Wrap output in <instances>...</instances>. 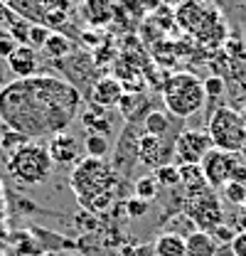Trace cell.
<instances>
[{"label":"cell","mask_w":246,"mask_h":256,"mask_svg":"<svg viewBox=\"0 0 246 256\" xmlns=\"http://www.w3.org/2000/svg\"><path fill=\"white\" fill-rule=\"evenodd\" d=\"M210 234L216 239V244H219V246H222V244H226V246H229V244H232V239L236 236V232H234L232 226H226V224H219L214 232H210Z\"/></svg>","instance_id":"obj_32"},{"label":"cell","mask_w":246,"mask_h":256,"mask_svg":"<svg viewBox=\"0 0 246 256\" xmlns=\"http://www.w3.org/2000/svg\"><path fill=\"white\" fill-rule=\"evenodd\" d=\"M15 47H18V42L10 37V32H8L5 37H0V60H8V57L15 52Z\"/></svg>","instance_id":"obj_35"},{"label":"cell","mask_w":246,"mask_h":256,"mask_svg":"<svg viewBox=\"0 0 246 256\" xmlns=\"http://www.w3.org/2000/svg\"><path fill=\"white\" fill-rule=\"evenodd\" d=\"M79 124L84 126L86 133H98V136H108V133H111V121H108V116H106V108L94 106V104H89L86 111H82Z\"/></svg>","instance_id":"obj_17"},{"label":"cell","mask_w":246,"mask_h":256,"mask_svg":"<svg viewBox=\"0 0 246 256\" xmlns=\"http://www.w3.org/2000/svg\"><path fill=\"white\" fill-rule=\"evenodd\" d=\"M123 94H126V86H123L121 79H116V76H101V79H96L92 86H89V92H86L89 104L101 106V108L118 106Z\"/></svg>","instance_id":"obj_11"},{"label":"cell","mask_w":246,"mask_h":256,"mask_svg":"<svg viewBox=\"0 0 246 256\" xmlns=\"http://www.w3.org/2000/svg\"><path fill=\"white\" fill-rule=\"evenodd\" d=\"M153 175H155V180H158V185H160V188H168V190H170V188L182 185V180H180V168H178V165H172V162L160 165Z\"/></svg>","instance_id":"obj_22"},{"label":"cell","mask_w":246,"mask_h":256,"mask_svg":"<svg viewBox=\"0 0 246 256\" xmlns=\"http://www.w3.org/2000/svg\"><path fill=\"white\" fill-rule=\"evenodd\" d=\"M47 148H50V156L54 160V165H76V162L82 160L79 158V156H82L79 140H76L74 136H69L66 130L52 136L50 143H47Z\"/></svg>","instance_id":"obj_13"},{"label":"cell","mask_w":246,"mask_h":256,"mask_svg":"<svg viewBox=\"0 0 246 256\" xmlns=\"http://www.w3.org/2000/svg\"><path fill=\"white\" fill-rule=\"evenodd\" d=\"M242 207H244V210H246V202H244V204H242Z\"/></svg>","instance_id":"obj_40"},{"label":"cell","mask_w":246,"mask_h":256,"mask_svg":"<svg viewBox=\"0 0 246 256\" xmlns=\"http://www.w3.org/2000/svg\"><path fill=\"white\" fill-rule=\"evenodd\" d=\"M82 92L52 74L15 79L0 89V121L25 138H52L74 124Z\"/></svg>","instance_id":"obj_1"},{"label":"cell","mask_w":246,"mask_h":256,"mask_svg":"<svg viewBox=\"0 0 246 256\" xmlns=\"http://www.w3.org/2000/svg\"><path fill=\"white\" fill-rule=\"evenodd\" d=\"M212 138L207 130H197V128H184L175 138V150L172 158L175 165H200L204 156L212 150Z\"/></svg>","instance_id":"obj_8"},{"label":"cell","mask_w":246,"mask_h":256,"mask_svg":"<svg viewBox=\"0 0 246 256\" xmlns=\"http://www.w3.org/2000/svg\"><path fill=\"white\" fill-rule=\"evenodd\" d=\"M2 76H5V69L0 66V86H2Z\"/></svg>","instance_id":"obj_38"},{"label":"cell","mask_w":246,"mask_h":256,"mask_svg":"<svg viewBox=\"0 0 246 256\" xmlns=\"http://www.w3.org/2000/svg\"><path fill=\"white\" fill-rule=\"evenodd\" d=\"M50 34H52V30L47 28V25H32L30 30V47H34V50H42L44 47V42L50 40Z\"/></svg>","instance_id":"obj_30"},{"label":"cell","mask_w":246,"mask_h":256,"mask_svg":"<svg viewBox=\"0 0 246 256\" xmlns=\"http://www.w3.org/2000/svg\"><path fill=\"white\" fill-rule=\"evenodd\" d=\"M200 168H202L204 182H207L212 190H222V188L232 180L234 170L239 168V153H226V150L212 148V150L204 156V160L200 162Z\"/></svg>","instance_id":"obj_9"},{"label":"cell","mask_w":246,"mask_h":256,"mask_svg":"<svg viewBox=\"0 0 246 256\" xmlns=\"http://www.w3.org/2000/svg\"><path fill=\"white\" fill-rule=\"evenodd\" d=\"M118 8L130 18V20H140L148 10L143 5V0H118Z\"/></svg>","instance_id":"obj_29"},{"label":"cell","mask_w":246,"mask_h":256,"mask_svg":"<svg viewBox=\"0 0 246 256\" xmlns=\"http://www.w3.org/2000/svg\"><path fill=\"white\" fill-rule=\"evenodd\" d=\"M30 30H32V22L30 20H25V18H18L15 22H10V37L18 42V44H30Z\"/></svg>","instance_id":"obj_26"},{"label":"cell","mask_w":246,"mask_h":256,"mask_svg":"<svg viewBox=\"0 0 246 256\" xmlns=\"http://www.w3.org/2000/svg\"><path fill=\"white\" fill-rule=\"evenodd\" d=\"M175 138H158V136L140 133V138H138V162H143L146 168H155V170L160 165H168L172 158V150H175Z\"/></svg>","instance_id":"obj_10"},{"label":"cell","mask_w":246,"mask_h":256,"mask_svg":"<svg viewBox=\"0 0 246 256\" xmlns=\"http://www.w3.org/2000/svg\"><path fill=\"white\" fill-rule=\"evenodd\" d=\"M28 140H30V138H25L22 133H18V130L8 128V130H5V136L0 138V148H2V150H5L8 156H10V153H15L18 148H22V146H25Z\"/></svg>","instance_id":"obj_27"},{"label":"cell","mask_w":246,"mask_h":256,"mask_svg":"<svg viewBox=\"0 0 246 256\" xmlns=\"http://www.w3.org/2000/svg\"><path fill=\"white\" fill-rule=\"evenodd\" d=\"M153 256H187L184 234L178 232H162L153 242Z\"/></svg>","instance_id":"obj_16"},{"label":"cell","mask_w":246,"mask_h":256,"mask_svg":"<svg viewBox=\"0 0 246 256\" xmlns=\"http://www.w3.org/2000/svg\"><path fill=\"white\" fill-rule=\"evenodd\" d=\"M42 50L47 52V57H50V60H57V62L66 60V57H72V52H74L72 40H69L66 34H62V32H52Z\"/></svg>","instance_id":"obj_20"},{"label":"cell","mask_w":246,"mask_h":256,"mask_svg":"<svg viewBox=\"0 0 246 256\" xmlns=\"http://www.w3.org/2000/svg\"><path fill=\"white\" fill-rule=\"evenodd\" d=\"M54 256H74V254H54Z\"/></svg>","instance_id":"obj_39"},{"label":"cell","mask_w":246,"mask_h":256,"mask_svg":"<svg viewBox=\"0 0 246 256\" xmlns=\"http://www.w3.org/2000/svg\"><path fill=\"white\" fill-rule=\"evenodd\" d=\"M18 18H20V15H15V12L8 8V2H2V0H0V28H2V30H8V28H10V22H15Z\"/></svg>","instance_id":"obj_34"},{"label":"cell","mask_w":246,"mask_h":256,"mask_svg":"<svg viewBox=\"0 0 246 256\" xmlns=\"http://www.w3.org/2000/svg\"><path fill=\"white\" fill-rule=\"evenodd\" d=\"M2 2H8V8H10L15 15L30 20L32 25H40V22L44 25V8H42V0H2Z\"/></svg>","instance_id":"obj_19"},{"label":"cell","mask_w":246,"mask_h":256,"mask_svg":"<svg viewBox=\"0 0 246 256\" xmlns=\"http://www.w3.org/2000/svg\"><path fill=\"white\" fill-rule=\"evenodd\" d=\"M202 84H204V94H207V98H219V96L224 94V79L216 76V74L202 79Z\"/></svg>","instance_id":"obj_31"},{"label":"cell","mask_w":246,"mask_h":256,"mask_svg":"<svg viewBox=\"0 0 246 256\" xmlns=\"http://www.w3.org/2000/svg\"><path fill=\"white\" fill-rule=\"evenodd\" d=\"M229 249H232V254L234 256H246V229L236 232V236L232 239Z\"/></svg>","instance_id":"obj_33"},{"label":"cell","mask_w":246,"mask_h":256,"mask_svg":"<svg viewBox=\"0 0 246 256\" xmlns=\"http://www.w3.org/2000/svg\"><path fill=\"white\" fill-rule=\"evenodd\" d=\"M118 10V0H82L79 2V15L92 25V28H106L114 22Z\"/></svg>","instance_id":"obj_12"},{"label":"cell","mask_w":246,"mask_h":256,"mask_svg":"<svg viewBox=\"0 0 246 256\" xmlns=\"http://www.w3.org/2000/svg\"><path fill=\"white\" fill-rule=\"evenodd\" d=\"M118 182L121 178L108 160L89 158V156L79 160L69 175L74 197L86 212L94 214L111 210V204L118 200Z\"/></svg>","instance_id":"obj_2"},{"label":"cell","mask_w":246,"mask_h":256,"mask_svg":"<svg viewBox=\"0 0 246 256\" xmlns=\"http://www.w3.org/2000/svg\"><path fill=\"white\" fill-rule=\"evenodd\" d=\"M162 2H168V5H175V8H178V5H180L182 0H162Z\"/></svg>","instance_id":"obj_37"},{"label":"cell","mask_w":246,"mask_h":256,"mask_svg":"<svg viewBox=\"0 0 246 256\" xmlns=\"http://www.w3.org/2000/svg\"><path fill=\"white\" fill-rule=\"evenodd\" d=\"M190 200L184 204V214L190 217V222L202 232H214L219 224H224V210L222 202L214 194L210 185L197 188V190H187Z\"/></svg>","instance_id":"obj_7"},{"label":"cell","mask_w":246,"mask_h":256,"mask_svg":"<svg viewBox=\"0 0 246 256\" xmlns=\"http://www.w3.org/2000/svg\"><path fill=\"white\" fill-rule=\"evenodd\" d=\"M184 246H187V256H216L219 254V244L210 232L202 229H192L184 236Z\"/></svg>","instance_id":"obj_15"},{"label":"cell","mask_w":246,"mask_h":256,"mask_svg":"<svg viewBox=\"0 0 246 256\" xmlns=\"http://www.w3.org/2000/svg\"><path fill=\"white\" fill-rule=\"evenodd\" d=\"M0 124H2V121H0Z\"/></svg>","instance_id":"obj_41"},{"label":"cell","mask_w":246,"mask_h":256,"mask_svg":"<svg viewBox=\"0 0 246 256\" xmlns=\"http://www.w3.org/2000/svg\"><path fill=\"white\" fill-rule=\"evenodd\" d=\"M8 69L18 76V79H30L37 74L40 69V57H37V50L30 44H18L15 52L5 60Z\"/></svg>","instance_id":"obj_14"},{"label":"cell","mask_w":246,"mask_h":256,"mask_svg":"<svg viewBox=\"0 0 246 256\" xmlns=\"http://www.w3.org/2000/svg\"><path fill=\"white\" fill-rule=\"evenodd\" d=\"M123 207H126V214H128L130 220H143V217L150 212V202L143 200V197H136V194H130Z\"/></svg>","instance_id":"obj_25"},{"label":"cell","mask_w":246,"mask_h":256,"mask_svg":"<svg viewBox=\"0 0 246 256\" xmlns=\"http://www.w3.org/2000/svg\"><path fill=\"white\" fill-rule=\"evenodd\" d=\"M162 104H165V111L170 116H175L178 121H184L190 116H194L204 101H207V94H204V84L197 74L192 72H175L170 74L162 86Z\"/></svg>","instance_id":"obj_3"},{"label":"cell","mask_w":246,"mask_h":256,"mask_svg":"<svg viewBox=\"0 0 246 256\" xmlns=\"http://www.w3.org/2000/svg\"><path fill=\"white\" fill-rule=\"evenodd\" d=\"M172 121H175V116H170L168 111L150 108V111L143 116V133L158 136V138H168V133H170V128H172Z\"/></svg>","instance_id":"obj_18"},{"label":"cell","mask_w":246,"mask_h":256,"mask_svg":"<svg viewBox=\"0 0 246 256\" xmlns=\"http://www.w3.org/2000/svg\"><path fill=\"white\" fill-rule=\"evenodd\" d=\"M222 197H224L226 202H232V204H244L246 202V188L239 185V182H234V180H229V182L222 188Z\"/></svg>","instance_id":"obj_28"},{"label":"cell","mask_w":246,"mask_h":256,"mask_svg":"<svg viewBox=\"0 0 246 256\" xmlns=\"http://www.w3.org/2000/svg\"><path fill=\"white\" fill-rule=\"evenodd\" d=\"M180 168V180L187 190H197V188H204V175H202V168L200 165H178Z\"/></svg>","instance_id":"obj_23"},{"label":"cell","mask_w":246,"mask_h":256,"mask_svg":"<svg viewBox=\"0 0 246 256\" xmlns=\"http://www.w3.org/2000/svg\"><path fill=\"white\" fill-rule=\"evenodd\" d=\"M160 2H162V0H143L146 10H158V8H160Z\"/></svg>","instance_id":"obj_36"},{"label":"cell","mask_w":246,"mask_h":256,"mask_svg":"<svg viewBox=\"0 0 246 256\" xmlns=\"http://www.w3.org/2000/svg\"><path fill=\"white\" fill-rule=\"evenodd\" d=\"M175 22L187 34L197 37V42L216 44L224 40V22L210 5L202 0H182L175 8Z\"/></svg>","instance_id":"obj_4"},{"label":"cell","mask_w":246,"mask_h":256,"mask_svg":"<svg viewBox=\"0 0 246 256\" xmlns=\"http://www.w3.org/2000/svg\"><path fill=\"white\" fill-rule=\"evenodd\" d=\"M207 133L212 138V146L226 153H242L246 148V121L239 111L232 106H219L210 116Z\"/></svg>","instance_id":"obj_6"},{"label":"cell","mask_w":246,"mask_h":256,"mask_svg":"<svg viewBox=\"0 0 246 256\" xmlns=\"http://www.w3.org/2000/svg\"><path fill=\"white\" fill-rule=\"evenodd\" d=\"M84 153H86L89 158L106 160V156L111 153V140H108V136L86 133V138H84Z\"/></svg>","instance_id":"obj_21"},{"label":"cell","mask_w":246,"mask_h":256,"mask_svg":"<svg viewBox=\"0 0 246 256\" xmlns=\"http://www.w3.org/2000/svg\"><path fill=\"white\" fill-rule=\"evenodd\" d=\"M158 190H160V185H158V180H155L153 172H148V175L138 178V180H136V185H133L136 197H143V200H148V202L158 197Z\"/></svg>","instance_id":"obj_24"},{"label":"cell","mask_w":246,"mask_h":256,"mask_svg":"<svg viewBox=\"0 0 246 256\" xmlns=\"http://www.w3.org/2000/svg\"><path fill=\"white\" fill-rule=\"evenodd\" d=\"M8 172L18 178L20 182L40 185L47 182L54 172V160L50 156V148L42 143H25L15 153L8 156Z\"/></svg>","instance_id":"obj_5"}]
</instances>
